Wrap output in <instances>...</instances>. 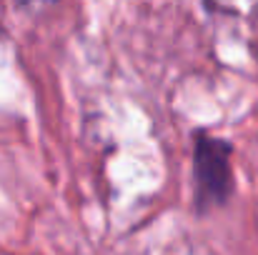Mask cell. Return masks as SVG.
Returning a JSON list of instances; mask_svg holds the SVG:
<instances>
[{
  "label": "cell",
  "mask_w": 258,
  "mask_h": 255,
  "mask_svg": "<svg viewBox=\"0 0 258 255\" xmlns=\"http://www.w3.org/2000/svg\"><path fill=\"white\" fill-rule=\"evenodd\" d=\"M193 173H196V190L201 208L223 205L233 190L231 143L213 135H201L196 140Z\"/></svg>",
  "instance_id": "cell-1"
}]
</instances>
